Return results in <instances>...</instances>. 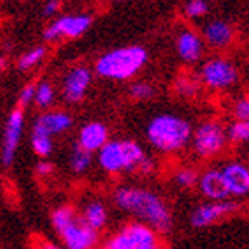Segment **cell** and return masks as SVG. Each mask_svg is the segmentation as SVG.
I'll return each mask as SVG.
<instances>
[{
    "mask_svg": "<svg viewBox=\"0 0 249 249\" xmlns=\"http://www.w3.org/2000/svg\"><path fill=\"white\" fill-rule=\"evenodd\" d=\"M113 202L120 211L132 214L137 222L164 235L173 229V214L168 202L147 187L121 185L113 192Z\"/></svg>",
    "mask_w": 249,
    "mask_h": 249,
    "instance_id": "6da1fadb",
    "label": "cell"
},
{
    "mask_svg": "<svg viewBox=\"0 0 249 249\" xmlns=\"http://www.w3.org/2000/svg\"><path fill=\"white\" fill-rule=\"evenodd\" d=\"M97 161L109 175H118V173L151 175L154 171V161L133 140H107L97 151Z\"/></svg>",
    "mask_w": 249,
    "mask_h": 249,
    "instance_id": "7a4b0ae2",
    "label": "cell"
},
{
    "mask_svg": "<svg viewBox=\"0 0 249 249\" xmlns=\"http://www.w3.org/2000/svg\"><path fill=\"white\" fill-rule=\"evenodd\" d=\"M192 124L183 116L173 113L156 114L149 121L145 135L149 144L163 154H177L191 144Z\"/></svg>",
    "mask_w": 249,
    "mask_h": 249,
    "instance_id": "3957f363",
    "label": "cell"
},
{
    "mask_svg": "<svg viewBox=\"0 0 249 249\" xmlns=\"http://www.w3.org/2000/svg\"><path fill=\"white\" fill-rule=\"evenodd\" d=\"M149 54L144 47L130 45L106 52L95 62V71L109 80H130L147 64Z\"/></svg>",
    "mask_w": 249,
    "mask_h": 249,
    "instance_id": "277c9868",
    "label": "cell"
},
{
    "mask_svg": "<svg viewBox=\"0 0 249 249\" xmlns=\"http://www.w3.org/2000/svg\"><path fill=\"white\" fill-rule=\"evenodd\" d=\"M104 249H163V239L151 227L130 222L109 237Z\"/></svg>",
    "mask_w": 249,
    "mask_h": 249,
    "instance_id": "5b68a950",
    "label": "cell"
},
{
    "mask_svg": "<svg viewBox=\"0 0 249 249\" xmlns=\"http://www.w3.org/2000/svg\"><path fill=\"white\" fill-rule=\"evenodd\" d=\"M229 139L227 128L216 120H206L197 124V128L192 130L191 145L192 151L201 160H211L225 151Z\"/></svg>",
    "mask_w": 249,
    "mask_h": 249,
    "instance_id": "8992f818",
    "label": "cell"
},
{
    "mask_svg": "<svg viewBox=\"0 0 249 249\" xmlns=\"http://www.w3.org/2000/svg\"><path fill=\"white\" fill-rule=\"evenodd\" d=\"M199 82L211 90H229L237 85L239 70L227 57H210L199 68Z\"/></svg>",
    "mask_w": 249,
    "mask_h": 249,
    "instance_id": "52a82bcc",
    "label": "cell"
},
{
    "mask_svg": "<svg viewBox=\"0 0 249 249\" xmlns=\"http://www.w3.org/2000/svg\"><path fill=\"white\" fill-rule=\"evenodd\" d=\"M57 233L66 249H95L99 244V232L90 229L80 214Z\"/></svg>",
    "mask_w": 249,
    "mask_h": 249,
    "instance_id": "ba28073f",
    "label": "cell"
},
{
    "mask_svg": "<svg viewBox=\"0 0 249 249\" xmlns=\"http://www.w3.org/2000/svg\"><path fill=\"white\" fill-rule=\"evenodd\" d=\"M175 47L180 61L185 62V64L199 62L204 55V49H206V45L202 42V36L194 28L187 26V24L178 28V33L175 36Z\"/></svg>",
    "mask_w": 249,
    "mask_h": 249,
    "instance_id": "9c48e42d",
    "label": "cell"
},
{
    "mask_svg": "<svg viewBox=\"0 0 249 249\" xmlns=\"http://www.w3.org/2000/svg\"><path fill=\"white\" fill-rule=\"evenodd\" d=\"M235 210H237V204L233 201H230V199H227V201L202 202L197 208H194V211L191 213V223L192 227L204 229V227H210L213 223H216L218 220L229 216Z\"/></svg>",
    "mask_w": 249,
    "mask_h": 249,
    "instance_id": "30bf717a",
    "label": "cell"
},
{
    "mask_svg": "<svg viewBox=\"0 0 249 249\" xmlns=\"http://www.w3.org/2000/svg\"><path fill=\"white\" fill-rule=\"evenodd\" d=\"M229 197L249 196V166L241 161H229L220 168Z\"/></svg>",
    "mask_w": 249,
    "mask_h": 249,
    "instance_id": "8fae6325",
    "label": "cell"
},
{
    "mask_svg": "<svg viewBox=\"0 0 249 249\" xmlns=\"http://www.w3.org/2000/svg\"><path fill=\"white\" fill-rule=\"evenodd\" d=\"M202 42L216 51H227L235 42V30L225 19H211L202 26Z\"/></svg>",
    "mask_w": 249,
    "mask_h": 249,
    "instance_id": "7c38bea8",
    "label": "cell"
},
{
    "mask_svg": "<svg viewBox=\"0 0 249 249\" xmlns=\"http://www.w3.org/2000/svg\"><path fill=\"white\" fill-rule=\"evenodd\" d=\"M24 128V116L21 109H14L11 113L5 124V132H4V142H2V163L5 166H11L14 163V156L18 151V145H19L21 135H23Z\"/></svg>",
    "mask_w": 249,
    "mask_h": 249,
    "instance_id": "4fadbf2b",
    "label": "cell"
},
{
    "mask_svg": "<svg viewBox=\"0 0 249 249\" xmlns=\"http://www.w3.org/2000/svg\"><path fill=\"white\" fill-rule=\"evenodd\" d=\"M197 187L208 201H227V199H230L225 183H223L222 173L218 168H208L202 171L197 178Z\"/></svg>",
    "mask_w": 249,
    "mask_h": 249,
    "instance_id": "5bb4252c",
    "label": "cell"
},
{
    "mask_svg": "<svg viewBox=\"0 0 249 249\" xmlns=\"http://www.w3.org/2000/svg\"><path fill=\"white\" fill-rule=\"evenodd\" d=\"M109 140V132L107 126L104 123H99V121H92V123H87L80 133H78V145L82 149H85L87 152H97L102 145Z\"/></svg>",
    "mask_w": 249,
    "mask_h": 249,
    "instance_id": "9a60e30c",
    "label": "cell"
},
{
    "mask_svg": "<svg viewBox=\"0 0 249 249\" xmlns=\"http://www.w3.org/2000/svg\"><path fill=\"white\" fill-rule=\"evenodd\" d=\"M73 124L70 114L66 113H45L35 121L33 124V135H43L51 137L55 133L66 132Z\"/></svg>",
    "mask_w": 249,
    "mask_h": 249,
    "instance_id": "2e32d148",
    "label": "cell"
},
{
    "mask_svg": "<svg viewBox=\"0 0 249 249\" xmlns=\"http://www.w3.org/2000/svg\"><path fill=\"white\" fill-rule=\"evenodd\" d=\"M90 78H92V74H90L89 68H74L64 80V97H66V101H82L90 85Z\"/></svg>",
    "mask_w": 249,
    "mask_h": 249,
    "instance_id": "e0dca14e",
    "label": "cell"
},
{
    "mask_svg": "<svg viewBox=\"0 0 249 249\" xmlns=\"http://www.w3.org/2000/svg\"><path fill=\"white\" fill-rule=\"evenodd\" d=\"M80 218H82L90 229H93L95 232H101L106 227V223H107V218H109L107 208L99 199H90V201L85 202Z\"/></svg>",
    "mask_w": 249,
    "mask_h": 249,
    "instance_id": "ac0fdd59",
    "label": "cell"
},
{
    "mask_svg": "<svg viewBox=\"0 0 249 249\" xmlns=\"http://www.w3.org/2000/svg\"><path fill=\"white\" fill-rule=\"evenodd\" d=\"M90 23V16H66V18H61V19L55 21V26H57L61 36H71V38H76V36L83 35L87 30H89Z\"/></svg>",
    "mask_w": 249,
    "mask_h": 249,
    "instance_id": "d6986e66",
    "label": "cell"
},
{
    "mask_svg": "<svg viewBox=\"0 0 249 249\" xmlns=\"http://www.w3.org/2000/svg\"><path fill=\"white\" fill-rule=\"evenodd\" d=\"M92 164V154L82 149L80 145H74L70 156V168L74 173H83L87 171Z\"/></svg>",
    "mask_w": 249,
    "mask_h": 249,
    "instance_id": "ffe728a7",
    "label": "cell"
},
{
    "mask_svg": "<svg viewBox=\"0 0 249 249\" xmlns=\"http://www.w3.org/2000/svg\"><path fill=\"white\" fill-rule=\"evenodd\" d=\"M78 216V213L74 211V208L71 206H59L52 211V216H51V223L54 227L55 232H61L68 223H71L74 218Z\"/></svg>",
    "mask_w": 249,
    "mask_h": 249,
    "instance_id": "44dd1931",
    "label": "cell"
},
{
    "mask_svg": "<svg viewBox=\"0 0 249 249\" xmlns=\"http://www.w3.org/2000/svg\"><path fill=\"white\" fill-rule=\"evenodd\" d=\"M227 139L232 144H249V121H233L227 128Z\"/></svg>",
    "mask_w": 249,
    "mask_h": 249,
    "instance_id": "7402d4cb",
    "label": "cell"
},
{
    "mask_svg": "<svg viewBox=\"0 0 249 249\" xmlns=\"http://www.w3.org/2000/svg\"><path fill=\"white\" fill-rule=\"evenodd\" d=\"M197 178H199V173L194 168H189V166L180 168V170L175 171V175H173V182L180 189H192V187H196L197 185Z\"/></svg>",
    "mask_w": 249,
    "mask_h": 249,
    "instance_id": "603a6c76",
    "label": "cell"
},
{
    "mask_svg": "<svg viewBox=\"0 0 249 249\" xmlns=\"http://www.w3.org/2000/svg\"><path fill=\"white\" fill-rule=\"evenodd\" d=\"M210 12V2L208 0H189L183 5V14L189 19H201Z\"/></svg>",
    "mask_w": 249,
    "mask_h": 249,
    "instance_id": "cb8c5ba5",
    "label": "cell"
},
{
    "mask_svg": "<svg viewBox=\"0 0 249 249\" xmlns=\"http://www.w3.org/2000/svg\"><path fill=\"white\" fill-rule=\"evenodd\" d=\"M54 89H52L51 83H42L35 89V97L33 101L40 106V107H49L54 101Z\"/></svg>",
    "mask_w": 249,
    "mask_h": 249,
    "instance_id": "d4e9b609",
    "label": "cell"
},
{
    "mask_svg": "<svg viewBox=\"0 0 249 249\" xmlns=\"http://www.w3.org/2000/svg\"><path fill=\"white\" fill-rule=\"evenodd\" d=\"M199 90V80L189 76H180L177 80V92L182 97H194Z\"/></svg>",
    "mask_w": 249,
    "mask_h": 249,
    "instance_id": "484cf974",
    "label": "cell"
},
{
    "mask_svg": "<svg viewBox=\"0 0 249 249\" xmlns=\"http://www.w3.org/2000/svg\"><path fill=\"white\" fill-rule=\"evenodd\" d=\"M154 95V87L147 82H137L130 87V97L137 101H149Z\"/></svg>",
    "mask_w": 249,
    "mask_h": 249,
    "instance_id": "4316f807",
    "label": "cell"
},
{
    "mask_svg": "<svg viewBox=\"0 0 249 249\" xmlns=\"http://www.w3.org/2000/svg\"><path fill=\"white\" fill-rule=\"evenodd\" d=\"M31 147L38 156L45 158L52 152V139L43 135H31Z\"/></svg>",
    "mask_w": 249,
    "mask_h": 249,
    "instance_id": "83f0119b",
    "label": "cell"
},
{
    "mask_svg": "<svg viewBox=\"0 0 249 249\" xmlns=\"http://www.w3.org/2000/svg\"><path fill=\"white\" fill-rule=\"evenodd\" d=\"M43 55H45V49H43V47H35L33 51L26 52V54L19 59V70H28V68L35 66L36 62L42 61Z\"/></svg>",
    "mask_w": 249,
    "mask_h": 249,
    "instance_id": "f1b7e54d",
    "label": "cell"
},
{
    "mask_svg": "<svg viewBox=\"0 0 249 249\" xmlns=\"http://www.w3.org/2000/svg\"><path fill=\"white\" fill-rule=\"evenodd\" d=\"M233 121H249V95L237 99L232 106Z\"/></svg>",
    "mask_w": 249,
    "mask_h": 249,
    "instance_id": "f546056e",
    "label": "cell"
},
{
    "mask_svg": "<svg viewBox=\"0 0 249 249\" xmlns=\"http://www.w3.org/2000/svg\"><path fill=\"white\" fill-rule=\"evenodd\" d=\"M33 97H35V87H33V85L24 87V89L21 90V95H19V102H21V106L30 104V102L33 101Z\"/></svg>",
    "mask_w": 249,
    "mask_h": 249,
    "instance_id": "4dcf8cb0",
    "label": "cell"
},
{
    "mask_svg": "<svg viewBox=\"0 0 249 249\" xmlns=\"http://www.w3.org/2000/svg\"><path fill=\"white\" fill-rule=\"evenodd\" d=\"M59 36H61V33H59V30H57V26H55V23H52L51 26H49L45 31H43V38H45V40H57Z\"/></svg>",
    "mask_w": 249,
    "mask_h": 249,
    "instance_id": "1f68e13d",
    "label": "cell"
},
{
    "mask_svg": "<svg viewBox=\"0 0 249 249\" xmlns=\"http://www.w3.org/2000/svg\"><path fill=\"white\" fill-rule=\"evenodd\" d=\"M57 9H59V0H49L43 5V16H52L54 12H57Z\"/></svg>",
    "mask_w": 249,
    "mask_h": 249,
    "instance_id": "d6a6232c",
    "label": "cell"
},
{
    "mask_svg": "<svg viewBox=\"0 0 249 249\" xmlns=\"http://www.w3.org/2000/svg\"><path fill=\"white\" fill-rule=\"evenodd\" d=\"M36 173H38L40 177H49L52 173V164L47 163V161H42V163H38V166H36Z\"/></svg>",
    "mask_w": 249,
    "mask_h": 249,
    "instance_id": "836d02e7",
    "label": "cell"
},
{
    "mask_svg": "<svg viewBox=\"0 0 249 249\" xmlns=\"http://www.w3.org/2000/svg\"><path fill=\"white\" fill-rule=\"evenodd\" d=\"M40 249H62V248L57 244H54V242H43V244L40 246Z\"/></svg>",
    "mask_w": 249,
    "mask_h": 249,
    "instance_id": "e575fe53",
    "label": "cell"
},
{
    "mask_svg": "<svg viewBox=\"0 0 249 249\" xmlns=\"http://www.w3.org/2000/svg\"><path fill=\"white\" fill-rule=\"evenodd\" d=\"M2 66H4V61H2V59H0V70H2Z\"/></svg>",
    "mask_w": 249,
    "mask_h": 249,
    "instance_id": "d590c367",
    "label": "cell"
},
{
    "mask_svg": "<svg viewBox=\"0 0 249 249\" xmlns=\"http://www.w3.org/2000/svg\"><path fill=\"white\" fill-rule=\"evenodd\" d=\"M102 249H104V248H102Z\"/></svg>",
    "mask_w": 249,
    "mask_h": 249,
    "instance_id": "8d00e7d4",
    "label": "cell"
}]
</instances>
